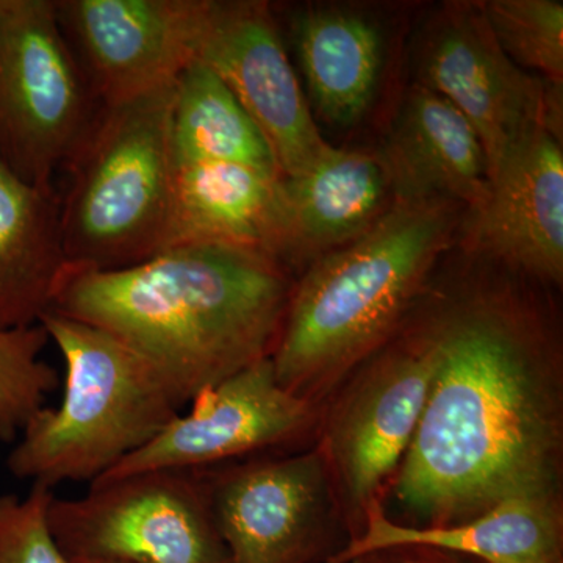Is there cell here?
I'll return each mask as SVG.
<instances>
[{
	"mask_svg": "<svg viewBox=\"0 0 563 563\" xmlns=\"http://www.w3.org/2000/svg\"><path fill=\"white\" fill-rule=\"evenodd\" d=\"M417 81L453 103L479 135L490 176L532 129L562 143L563 87L515 65L501 49L481 2H446L422 29Z\"/></svg>",
	"mask_w": 563,
	"mask_h": 563,
	"instance_id": "obj_10",
	"label": "cell"
},
{
	"mask_svg": "<svg viewBox=\"0 0 563 563\" xmlns=\"http://www.w3.org/2000/svg\"><path fill=\"white\" fill-rule=\"evenodd\" d=\"M432 374L431 346L407 317L321 404L313 446L331 476L351 542L384 504L417 432Z\"/></svg>",
	"mask_w": 563,
	"mask_h": 563,
	"instance_id": "obj_6",
	"label": "cell"
},
{
	"mask_svg": "<svg viewBox=\"0 0 563 563\" xmlns=\"http://www.w3.org/2000/svg\"><path fill=\"white\" fill-rule=\"evenodd\" d=\"M210 0H55L101 109L166 90L196 62Z\"/></svg>",
	"mask_w": 563,
	"mask_h": 563,
	"instance_id": "obj_12",
	"label": "cell"
},
{
	"mask_svg": "<svg viewBox=\"0 0 563 563\" xmlns=\"http://www.w3.org/2000/svg\"><path fill=\"white\" fill-rule=\"evenodd\" d=\"M54 496L43 485L25 496L0 495V563H70L51 531Z\"/></svg>",
	"mask_w": 563,
	"mask_h": 563,
	"instance_id": "obj_24",
	"label": "cell"
},
{
	"mask_svg": "<svg viewBox=\"0 0 563 563\" xmlns=\"http://www.w3.org/2000/svg\"><path fill=\"white\" fill-rule=\"evenodd\" d=\"M393 544L439 548L479 563H563V501L512 499L463 523L433 528L395 523L379 506L333 563Z\"/></svg>",
	"mask_w": 563,
	"mask_h": 563,
	"instance_id": "obj_19",
	"label": "cell"
},
{
	"mask_svg": "<svg viewBox=\"0 0 563 563\" xmlns=\"http://www.w3.org/2000/svg\"><path fill=\"white\" fill-rule=\"evenodd\" d=\"M457 240L474 262L561 290V141L542 128L521 136L496 165L484 201L463 213Z\"/></svg>",
	"mask_w": 563,
	"mask_h": 563,
	"instance_id": "obj_14",
	"label": "cell"
},
{
	"mask_svg": "<svg viewBox=\"0 0 563 563\" xmlns=\"http://www.w3.org/2000/svg\"><path fill=\"white\" fill-rule=\"evenodd\" d=\"M40 324L65 362V391L57 407H43L25 426L7 468L52 490L63 483L92 484L154 440L184 402L109 332L54 310Z\"/></svg>",
	"mask_w": 563,
	"mask_h": 563,
	"instance_id": "obj_4",
	"label": "cell"
},
{
	"mask_svg": "<svg viewBox=\"0 0 563 563\" xmlns=\"http://www.w3.org/2000/svg\"><path fill=\"white\" fill-rule=\"evenodd\" d=\"M481 5L493 35L515 65L563 87L561 0H488Z\"/></svg>",
	"mask_w": 563,
	"mask_h": 563,
	"instance_id": "obj_22",
	"label": "cell"
},
{
	"mask_svg": "<svg viewBox=\"0 0 563 563\" xmlns=\"http://www.w3.org/2000/svg\"><path fill=\"white\" fill-rule=\"evenodd\" d=\"M66 266L60 195L27 184L0 162V329L38 324Z\"/></svg>",
	"mask_w": 563,
	"mask_h": 563,
	"instance_id": "obj_20",
	"label": "cell"
},
{
	"mask_svg": "<svg viewBox=\"0 0 563 563\" xmlns=\"http://www.w3.org/2000/svg\"><path fill=\"white\" fill-rule=\"evenodd\" d=\"M393 201L443 199L473 209L490 187V166L479 135L442 96L413 84L385 133L379 151Z\"/></svg>",
	"mask_w": 563,
	"mask_h": 563,
	"instance_id": "obj_15",
	"label": "cell"
},
{
	"mask_svg": "<svg viewBox=\"0 0 563 563\" xmlns=\"http://www.w3.org/2000/svg\"><path fill=\"white\" fill-rule=\"evenodd\" d=\"M172 141L176 163H236L280 174L261 129L228 85L199 62L176 81Z\"/></svg>",
	"mask_w": 563,
	"mask_h": 563,
	"instance_id": "obj_21",
	"label": "cell"
},
{
	"mask_svg": "<svg viewBox=\"0 0 563 563\" xmlns=\"http://www.w3.org/2000/svg\"><path fill=\"white\" fill-rule=\"evenodd\" d=\"M49 335L43 325L0 329V442L13 444L46 407L58 374L44 361Z\"/></svg>",
	"mask_w": 563,
	"mask_h": 563,
	"instance_id": "obj_23",
	"label": "cell"
},
{
	"mask_svg": "<svg viewBox=\"0 0 563 563\" xmlns=\"http://www.w3.org/2000/svg\"><path fill=\"white\" fill-rule=\"evenodd\" d=\"M190 404L187 413L98 481L151 470L199 472L313 446L321 409L282 387L272 357L207 388Z\"/></svg>",
	"mask_w": 563,
	"mask_h": 563,
	"instance_id": "obj_11",
	"label": "cell"
},
{
	"mask_svg": "<svg viewBox=\"0 0 563 563\" xmlns=\"http://www.w3.org/2000/svg\"><path fill=\"white\" fill-rule=\"evenodd\" d=\"M347 563H474L439 548L422 544H393L352 558Z\"/></svg>",
	"mask_w": 563,
	"mask_h": 563,
	"instance_id": "obj_25",
	"label": "cell"
},
{
	"mask_svg": "<svg viewBox=\"0 0 563 563\" xmlns=\"http://www.w3.org/2000/svg\"><path fill=\"white\" fill-rule=\"evenodd\" d=\"M465 210L443 199L395 202L358 239L307 266L272 354L282 387L321 406L383 347L457 242Z\"/></svg>",
	"mask_w": 563,
	"mask_h": 563,
	"instance_id": "obj_3",
	"label": "cell"
},
{
	"mask_svg": "<svg viewBox=\"0 0 563 563\" xmlns=\"http://www.w3.org/2000/svg\"><path fill=\"white\" fill-rule=\"evenodd\" d=\"M99 111L55 0H0V162L55 190Z\"/></svg>",
	"mask_w": 563,
	"mask_h": 563,
	"instance_id": "obj_7",
	"label": "cell"
},
{
	"mask_svg": "<svg viewBox=\"0 0 563 563\" xmlns=\"http://www.w3.org/2000/svg\"><path fill=\"white\" fill-rule=\"evenodd\" d=\"M295 279L261 252L174 244L128 268L66 266L51 310L120 340L187 406L272 357Z\"/></svg>",
	"mask_w": 563,
	"mask_h": 563,
	"instance_id": "obj_2",
	"label": "cell"
},
{
	"mask_svg": "<svg viewBox=\"0 0 563 563\" xmlns=\"http://www.w3.org/2000/svg\"><path fill=\"white\" fill-rule=\"evenodd\" d=\"M198 473L231 563H333L351 543L314 446Z\"/></svg>",
	"mask_w": 563,
	"mask_h": 563,
	"instance_id": "obj_8",
	"label": "cell"
},
{
	"mask_svg": "<svg viewBox=\"0 0 563 563\" xmlns=\"http://www.w3.org/2000/svg\"><path fill=\"white\" fill-rule=\"evenodd\" d=\"M174 88L101 109L68 163L60 196L66 263L128 268L165 250L172 228Z\"/></svg>",
	"mask_w": 563,
	"mask_h": 563,
	"instance_id": "obj_5",
	"label": "cell"
},
{
	"mask_svg": "<svg viewBox=\"0 0 563 563\" xmlns=\"http://www.w3.org/2000/svg\"><path fill=\"white\" fill-rule=\"evenodd\" d=\"M284 220L280 174L236 163H176L165 250L184 243L222 244L280 263Z\"/></svg>",
	"mask_w": 563,
	"mask_h": 563,
	"instance_id": "obj_18",
	"label": "cell"
},
{
	"mask_svg": "<svg viewBox=\"0 0 563 563\" xmlns=\"http://www.w3.org/2000/svg\"><path fill=\"white\" fill-rule=\"evenodd\" d=\"M51 531L70 563H231L201 476L151 470L54 496Z\"/></svg>",
	"mask_w": 563,
	"mask_h": 563,
	"instance_id": "obj_9",
	"label": "cell"
},
{
	"mask_svg": "<svg viewBox=\"0 0 563 563\" xmlns=\"http://www.w3.org/2000/svg\"><path fill=\"white\" fill-rule=\"evenodd\" d=\"M474 563H479V562H474Z\"/></svg>",
	"mask_w": 563,
	"mask_h": 563,
	"instance_id": "obj_26",
	"label": "cell"
},
{
	"mask_svg": "<svg viewBox=\"0 0 563 563\" xmlns=\"http://www.w3.org/2000/svg\"><path fill=\"white\" fill-rule=\"evenodd\" d=\"M290 36L314 120L342 129L357 125L383 84V25L355 7L320 3L296 11Z\"/></svg>",
	"mask_w": 563,
	"mask_h": 563,
	"instance_id": "obj_17",
	"label": "cell"
},
{
	"mask_svg": "<svg viewBox=\"0 0 563 563\" xmlns=\"http://www.w3.org/2000/svg\"><path fill=\"white\" fill-rule=\"evenodd\" d=\"M196 62L213 70L265 136L282 177L299 176L322 139L268 2L210 0Z\"/></svg>",
	"mask_w": 563,
	"mask_h": 563,
	"instance_id": "obj_13",
	"label": "cell"
},
{
	"mask_svg": "<svg viewBox=\"0 0 563 563\" xmlns=\"http://www.w3.org/2000/svg\"><path fill=\"white\" fill-rule=\"evenodd\" d=\"M280 265L292 276L358 239L395 203L376 154L331 146L295 177H282Z\"/></svg>",
	"mask_w": 563,
	"mask_h": 563,
	"instance_id": "obj_16",
	"label": "cell"
},
{
	"mask_svg": "<svg viewBox=\"0 0 563 563\" xmlns=\"http://www.w3.org/2000/svg\"><path fill=\"white\" fill-rule=\"evenodd\" d=\"M429 282L409 313L433 374L384 499L391 521L463 523L512 499L563 501V344L544 288L498 266Z\"/></svg>",
	"mask_w": 563,
	"mask_h": 563,
	"instance_id": "obj_1",
	"label": "cell"
}]
</instances>
